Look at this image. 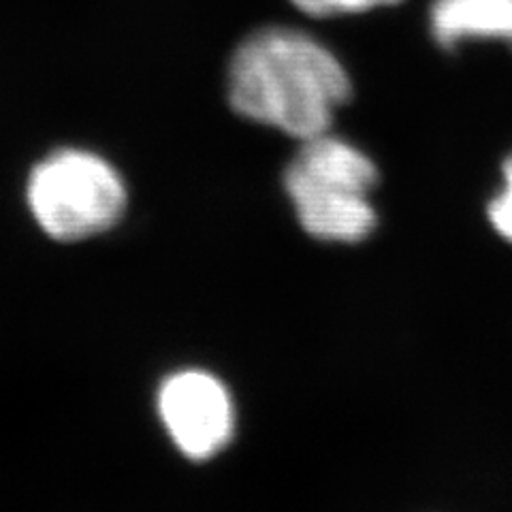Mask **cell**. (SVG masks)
<instances>
[{
    "label": "cell",
    "mask_w": 512,
    "mask_h": 512,
    "mask_svg": "<svg viewBox=\"0 0 512 512\" xmlns=\"http://www.w3.org/2000/svg\"><path fill=\"white\" fill-rule=\"evenodd\" d=\"M227 86L239 116L301 141L329 133L352 90L340 58L308 32L288 26L259 28L239 43Z\"/></svg>",
    "instance_id": "cell-1"
},
{
    "label": "cell",
    "mask_w": 512,
    "mask_h": 512,
    "mask_svg": "<svg viewBox=\"0 0 512 512\" xmlns=\"http://www.w3.org/2000/svg\"><path fill=\"white\" fill-rule=\"evenodd\" d=\"M429 22L431 35L448 50L466 41L512 43V0H436Z\"/></svg>",
    "instance_id": "cell-5"
},
{
    "label": "cell",
    "mask_w": 512,
    "mask_h": 512,
    "mask_svg": "<svg viewBox=\"0 0 512 512\" xmlns=\"http://www.w3.org/2000/svg\"><path fill=\"white\" fill-rule=\"evenodd\" d=\"M158 410L169 436L186 457L210 459L233 436V404L212 374L188 370L163 384Z\"/></svg>",
    "instance_id": "cell-4"
},
{
    "label": "cell",
    "mask_w": 512,
    "mask_h": 512,
    "mask_svg": "<svg viewBox=\"0 0 512 512\" xmlns=\"http://www.w3.org/2000/svg\"><path fill=\"white\" fill-rule=\"evenodd\" d=\"M26 197L39 227L60 242L107 231L126 205L118 171L86 150H60L47 156L32 169Z\"/></svg>",
    "instance_id": "cell-3"
},
{
    "label": "cell",
    "mask_w": 512,
    "mask_h": 512,
    "mask_svg": "<svg viewBox=\"0 0 512 512\" xmlns=\"http://www.w3.org/2000/svg\"><path fill=\"white\" fill-rule=\"evenodd\" d=\"M504 186L498 197L489 203V220L493 229L512 242V154L504 163Z\"/></svg>",
    "instance_id": "cell-7"
},
{
    "label": "cell",
    "mask_w": 512,
    "mask_h": 512,
    "mask_svg": "<svg viewBox=\"0 0 512 512\" xmlns=\"http://www.w3.org/2000/svg\"><path fill=\"white\" fill-rule=\"evenodd\" d=\"M376 182L370 156L329 133L303 141L284 173L301 227L327 242H361L374 231L370 192Z\"/></svg>",
    "instance_id": "cell-2"
},
{
    "label": "cell",
    "mask_w": 512,
    "mask_h": 512,
    "mask_svg": "<svg viewBox=\"0 0 512 512\" xmlns=\"http://www.w3.org/2000/svg\"><path fill=\"white\" fill-rule=\"evenodd\" d=\"M291 3L310 15H335V13H361L382 5H393L399 0H291Z\"/></svg>",
    "instance_id": "cell-6"
}]
</instances>
